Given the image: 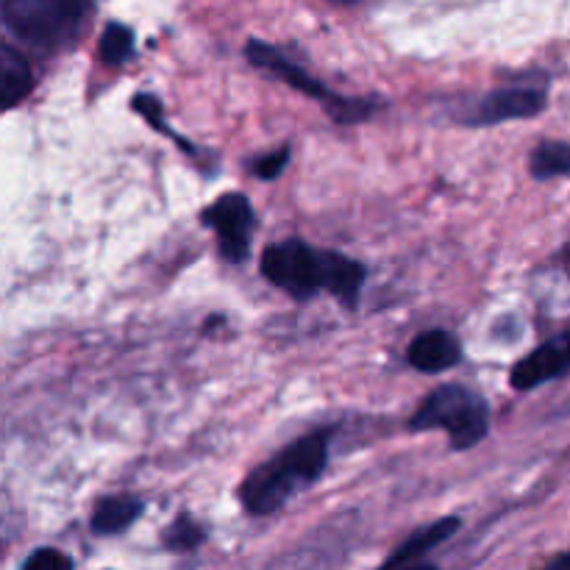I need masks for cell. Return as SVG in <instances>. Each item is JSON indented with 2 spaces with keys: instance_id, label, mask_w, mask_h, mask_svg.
<instances>
[{
  "instance_id": "cell-1",
  "label": "cell",
  "mask_w": 570,
  "mask_h": 570,
  "mask_svg": "<svg viewBox=\"0 0 570 570\" xmlns=\"http://www.w3.org/2000/svg\"><path fill=\"white\" fill-rule=\"evenodd\" d=\"M412 429H445L454 449H471L488 434V404L462 387H440L412 417Z\"/></svg>"
},
{
  "instance_id": "cell-2",
  "label": "cell",
  "mask_w": 570,
  "mask_h": 570,
  "mask_svg": "<svg viewBox=\"0 0 570 570\" xmlns=\"http://www.w3.org/2000/svg\"><path fill=\"white\" fill-rule=\"evenodd\" d=\"M81 9V0H3V20L28 42L53 45L76 31Z\"/></svg>"
},
{
  "instance_id": "cell-3",
  "label": "cell",
  "mask_w": 570,
  "mask_h": 570,
  "mask_svg": "<svg viewBox=\"0 0 570 570\" xmlns=\"http://www.w3.org/2000/svg\"><path fill=\"white\" fill-rule=\"evenodd\" d=\"M262 273L295 298H309L315 289H321V254L298 239H289L265 250Z\"/></svg>"
},
{
  "instance_id": "cell-4",
  "label": "cell",
  "mask_w": 570,
  "mask_h": 570,
  "mask_svg": "<svg viewBox=\"0 0 570 570\" xmlns=\"http://www.w3.org/2000/svg\"><path fill=\"white\" fill-rule=\"evenodd\" d=\"M204 220L220 234V254L228 262H239L248 256L250 245V228H254V212L250 204L237 193H228L209 206Z\"/></svg>"
},
{
  "instance_id": "cell-5",
  "label": "cell",
  "mask_w": 570,
  "mask_h": 570,
  "mask_svg": "<svg viewBox=\"0 0 570 570\" xmlns=\"http://www.w3.org/2000/svg\"><path fill=\"white\" fill-rule=\"evenodd\" d=\"M570 371V332L560 334V337L549 340L540 345L534 354L521 360L512 371V387L515 390H532L538 384L551 382V379L562 376Z\"/></svg>"
},
{
  "instance_id": "cell-6",
  "label": "cell",
  "mask_w": 570,
  "mask_h": 570,
  "mask_svg": "<svg viewBox=\"0 0 570 570\" xmlns=\"http://www.w3.org/2000/svg\"><path fill=\"white\" fill-rule=\"evenodd\" d=\"M295 479L284 471L282 462H271V465L259 468L256 473H250L248 482L243 484V504L248 507V512L254 515H267V512L278 510L284 501L289 499L295 488Z\"/></svg>"
},
{
  "instance_id": "cell-7",
  "label": "cell",
  "mask_w": 570,
  "mask_h": 570,
  "mask_svg": "<svg viewBox=\"0 0 570 570\" xmlns=\"http://www.w3.org/2000/svg\"><path fill=\"white\" fill-rule=\"evenodd\" d=\"M546 104V95L532 87H512L499 89L479 106V120L482 122H501L518 120V117H534Z\"/></svg>"
},
{
  "instance_id": "cell-8",
  "label": "cell",
  "mask_w": 570,
  "mask_h": 570,
  "mask_svg": "<svg viewBox=\"0 0 570 570\" xmlns=\"http://www.w3.org/2000/svg\"><path fill=\"white\" fill-rule=\"evenodd\" d=\"M248 56H250V61H254L256 67H265V70L276 72V76L284 78V83H289V87L301 89V92L312 95V98H328L326 87H321L315 78L306 76V72L301 70L298 65H293L289 59H284L278 50L267 48V45H262V42H250L248 45Z\"/></svg>"
},
{
  "instance_id": "cell-9",
  "label": "cell",
  "mask_w": 570,
  "mask_h": 570,
  "mask_svg": "<svg viewBox=\"0 0 570 570\" xmlns=\"http://www.w3.org/2000/svg\"><path fill=\"white\" fill-rule=\"evenodd\" d=\"M410 362L423 373H440L460 362V345L445 332H426L412 343Z\"/></svg>"
},
{
  "instance_id": "cell-10",
  "label": "cell",
  "mask_w": 570,
  "mask_h": 570,
  "mask_svg": "<svg viewBox=\"0 0 570 570\" xmlns=\"http://www.w3.org/2000/svg\"><path fill=\"white\" fill-rule=\"evenodd\" d=\"M362 278H365V271L356 262L337 254H321V287H326L328 293H334L345 304L356 301L362 289Z\"/></svg>"
},
{
  "instance_id": "cell-11",
  "label": "cell",
  "mask_w": 570,
  "mask_h": 570,
  "mask_svg": "<svg viewBox=\"0 0 570 570\" xmlns=\"http://www.w3.org/2000/svg\"><path fill=\"white\" fill-rule=\"evenodd\" d=\"M278 462L284 465V471L295 479V482H312V479L321 476V471L326 468V443L323 438H304L295 445H289Z\"/></svg>"
},
{
  "instance_id": "cell-12",
  "label": "cell",
  "mask_w": 570,
  "mask_h": 570,
  "mask_svg": "<svg viewBox=\"0 0 570 570\" xmlns=\"http://www.w3.org/2000/svg\"><path fill=\"white\" fill-rule=\"evenodd\" d=\"M31 89V67L11 45L0 42V109L14 106Z\"/></svg>"
},
{
  "instance_id": "cell-13",
  "label": "cell",
  "mask_w": 570,
  "mask_h": 570,
  "mask_svg": "<svg viewBox=\"0 0 570 570\" xmlns=\"http://www.w3.org/2000/svg\"><path fill=\"white\" fill-rule=\"evenodd\" d=\"M456 529H460V521H456V518H445V521L432 523L429 529H421V532L412 534V538L406 540V543L401 546V549L395 551L387 562H384L382 570H395V568L406 566V562L417 560V557H423L426 551H432L434 546H440L443 540H449Z\"/></svg>"
},
{
  "instance_id": "cell-14",
  "label": "cell",
  "mask_w": 570,
  "mask_h": 570,
  "mask_svg": "<svg viewBox=\"0 0 570 570\" xmlns=\"http://www.w3.org/2000/svg\"><path fill=\"white\" fill-rule=\"evenodd\" d=\"M142 512V504L131 495H117V499H106L100 501L98 510L92 515V529L98 534H117L122 529L131 527L134 521Z\"/></svg>"
},
{
  "instance_id": "cell-15",
  "label": "cell",
  "mask_w": 570,
  "mask_h": 570,
  "mask_svg": "<svg viewBox=\"0 0 570 570\" xmlns=\"http://www.w3.org/2000/svg\"><path fill=\"white\" fill-rule=\"evenodd\" d=\"M534 178L570 176V145L568 142H540L532 154Z\"/></svg>"
},
{
  "instance_id": "cell-16",
  "label": "cell",
  "mask_w": 570,
  "mask_h": 570,
  "mask_svg": "<svg viewBox=\"0 0 570 570\" xmlns=\"http://www.w3.org/2000/svg\"><path fill=\"white\" fill-rule=\"evenodd\" d=\"M131 48H134V33L131 28L126 26H109L104 31V37H100V59L106 61V65H122V61L131 56Z\"/></svg>"
},
{
  "instance_id": "cell-17",
  "label": "cell",
  "mask_w": 570,
  "mask_h": 570,
  "mask_svg": "<svg viewBox=\"0 0 570 570\" xmlns=\"http://www.w3.org/2000/svg\"><path fill=\"white\" fill-rule=\"evenodd\" d=\"M200 540H204V529H200L198 523L187 521V518H181V521L173 523L165 534L167 549H173V551L195 549V546H200Z\"/></svg>"
},
{
  "instance_id": "cell-18",
  "label": "cell",
  "mask_w": 570,
  "mask_h": 570,
  "mask_svg": "<svg viewBox=\"0 0 570 570\" xmlns=\"http://www.w3.org/2000/svg\"><path fill=\"white\" fill-rule=\"evenodd\" d=\"M22 570H72V566L65 554H59V551L42 549L33 551V554L28 557Z\"/></svg>"
},
{
  "instance_id": "cell-19",
  "label": "cell",
  "mask_w": 570,
  "mask_h": 570,
  "mask_svg": "<svg viewBox=\"0 0 570 570\" xmlns=\"http://www.w3.org/2000/svg\"><path fill=\"white\" fill-rule=\"evenodd\" d=\"M287 159H289L287 150H276V154H271V156H265V159L256 161L254 173L259 178H276L278 173L284 170V165H287Z\"/></svg>"
},
{
  "instance_id": "cell-20",
  "label": "cell",
  "mask_w": 570,
  "mask_h": 570,
  "mask_svg": "<svg viewBox=\"0 0 570 570\" xmlns=\"http://www.w3.org/2000/svg\"><path fill=\"white\" fill-rule=\"evenodd\" d=\"M546 570H570V554H562V557H557V560H551Z\"/></svg>"
},
{
  "instance_id": "cell-21",
  "label": "cell",
  "mask_w": 570,
  "mask_h": 570,
  "mask_svg": "<svg viewBox=\"0 0 570 570\" xmlns=\"http://www.w3.org/2000/svg\"><path fill=\"white\" fill-rule=\"evenodd\" d=\"M410 570H438V568H429V566H423V568H410Z\"/></svg>"
},
{
  "instance_id": "cell-22",
  "label": "cell",
  "mask_w": 570,
  "mask_h": 570,
  "mask_svg": "<svg viewBox=\"0 0 570 570\" xmlns=\"http://www.w3.org/2000/svg\"><path fill=\"white\" fill-rule=\"evenodd\" d=\"M334 3H354V0H334Z\"/></svg>"
}]
</instances>
